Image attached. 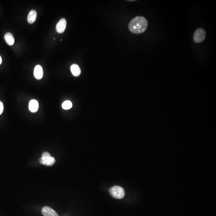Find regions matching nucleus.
I'll return each mask as SVG.
<instances>
[{"mask_svg":"<svg viewBox=\"0 0 216 216\" xmlns=\"http://www.w3.org/2000/svg\"><path fill=\"white\" fill-rule=\"evenodd\" d=\"M3 109H4V107H3V102L1 101H0V115L3 113Z\"/></svg>","mask_w":216,"mask_h":216,"instance_id":"13","label":"nucleus"},{"mask_svg":"<svg viewBox=\"0 0 216 216\" xmlns=\"http://www.w3.org/2000/svg\"><path fill=\"white\" fill-rule=\"evenodd\" d=\"M110 193L112 197L117 199H122L125 196L124 190L119 186H114L111 188Z\"/></svg>","mask_w":216,"mask_h":216,"instance_id":"2","label":"nucleus"},{"mask_svg":"<svg viewBox=\"0 0 216 216\" xmlns=\"http://www.w3.org/2000/svg\"><path fill=\"white\" fill-rule=\"evenodd\" d=\"M206 32L203 28H199L194 32L193 35L194 42L197 43L203 42L206 39Z\"/></svg>","mask_w":216,"mask_h":216,"instance_id":"3","label":"nucleus"},{"mask_svg":"<svg viewBox=\"0 0 216 216\" xmlns=\"http://www.w3.org/2000/svg\"><path fill=\"white\" fill-rule=\"evenodd\" d=\"M39 161L40 163L42 165L51 166L55 164L56 160L53 157L49 156L47 157H42L40 158Z\"/></svg>","mask_w":216,"mask_h":216,"instance_id":"4","label":"nucleus"},{"mask_svg":"<svg viewBox=\"0 0 216 216\" xmlns=\"http://www.w3.org/2000/svg\"><path fill=\"white\" fill-rule=\"evenodd\" d=\"M73 104L71 101H65L62 104V107L64 109L68 110L72 108Z\"/></svg>","mask_w":216,"mask_h":216,"instance_id":"12","label":"nucleus"},{"mask_svg":"<svg viewBox=\"0 0 216 216\" xmlns=\"http://www.w3.org/2000/svg\"><path fill=\"white\" fill-rule=\"evenodd\" d=\"M72 73L75 76H78L81 75V70L79 66L76 64L72 65L71 67Z\"/></svg>","mask_w":216,"mask_h":216,"instance_id":"11","label":"nucleus"},{"mask_svg":"<svg viewBox=\"0 0 216 216\" xmlns=\"http://www.w3.org/2000/svg\"><path fill=\"white\" fill-rule=\"evenodd\" d=\"M148 27V21L145 18L142 16L134 18L128 24L130 31L135 34H140L145 32Z\"/></svg>","mask_w":216,"mask_h":216,"instance_id":"1","label":"nucleus"},{"mask_svg":"<svg viewBox=\"0 0 216 216\" xmlns=\"http://www.w3.org/2000/svg\"><path fill=\"white\" fill-rule=\"evenodd\" d=\"M39 108V103L36 100H32L29 103V109L33 113L37 112Z\"/></svg>","mask_w":216,"mask_h":216,"instance_id":"8","label":"nucleus"},{"mask_svg":"<svg viewBox=\"0 0 216 216\" xmlns=\"http://www.w3.org/2000/svg\"><path fill=\"white\" fill-rule=\"evenodd\" d=\"M42 213L44 216H59L56 211L49 206H45L42 210Z\"/></svg>","mask_w":216,"mask_h":216,"instance_id":"6","label":"nucleus"},{"mask_svg":"<svg viewBox=\"0 0 216 216\" xmlns=\"http://www.w3.org/2000/svg\"><path fill=\"white\" fill-rule=\"evenodd\" d=\"M2 62V58L1 57V56H0V65L1 64Z\"/></svg>","mask_w":216,"mask_h":216,"instance_id":"14","label":"nucleus"},{"mask_svg":"<svg viewBox=\"0 0 216 216\" xmlns=\"http://www.w3.org/2000/svg\"><path fill=\"white\" fill-rule=\"evenodd\" d=\"M34 76L37 79L40 80L42 78L43 75V69L39 65H37L35 67L34 71Z\"/></svg>","mask_w":216,"mask_h":216,"instance_id":"7","label":"nucleus"},{"mask_svg":"<svg viewBox=\"0 0 216 216\" xmlns=\"http://www.w3.org/2000/svg\"><path fill=\"white\" fill-rule=\"evenodd\" d=\"M36 17H37V13L36 10H30L29 12L27 17L28 22L30 24L34 23L36 21Z\"/></svg>","mask_w":216,"mask_h":216,"instance_id":"9","label":"nucleus"},{"mask_svg":"<svg viewBox=\"0 0 216 216\" xmlns=\"http://www.w3.org/2000/svg\"><path fill=\"white\" fill-rule=\"evenodd\" d=\"M4 38L6 42L9 45H13L15 43V38L11 33H6L4 36Z\"/></svg>","mask_w":216,"mask_h":216,"instance_id":"10","label":"nucleus"},{"mask_svg":"<svg viewBox=\"0 0 216 216\" xmlns=\"http://www.w3.org/2000/svg\"><path fill=\"white\" fill-rule=\"evenodd\" d=\"M66 26H67V21L65 19H61L56 24V31L59 33H62L65 30Z\"/></svg>","mask_w":216,"mask_h":216,"instance_id":"5","label":"nucleus"}]
</instances>
